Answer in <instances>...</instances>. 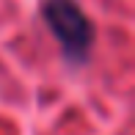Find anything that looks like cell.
<instances>
[{
	"mask_svg": "<svg viewBox=\"0 0 135 135\" xmlns=\"http://www.w3.org/2000/svg\"><path fill=\"white\" fill-rule=\"evenodd\" d=\"M41 17H44L47 28L58 39L61 50H64L69 64H85L91 55L94 44V25L83 14V8L75 0H44L41 6Z\"/></svg>",
	"mask_w": 135,
	"mask_h": 135,
	"instance_id": "1",
	"label": "cell"
}]
</instances>
